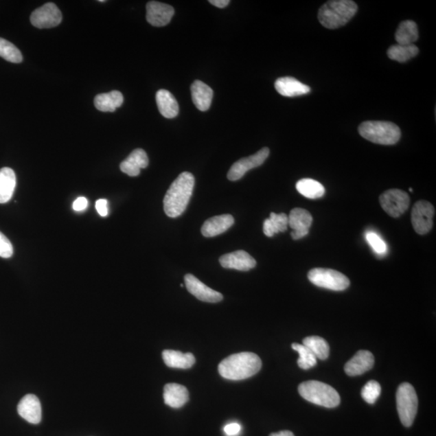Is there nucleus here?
I'll return each instance as SVG.
<instances>
[{
  "instance_id": "obj_13",
  "label": "nucleus",
  "mask_w": 436,
  "mask_h": 436,
  "mask_svg": "<svg viewBox=\"0 0 436 436\" xmlns=\"http://www.w3.org/2000/svg\"><path fill=\"white\" fill-rule=\"evenodd\" d=\"M187 291L202 301L216 303L223 299L222 293L214 290L202 283L195 275L187 274L185 277Z\"/></svg>"
},
{
  "instance_id": "obj_7",
  "label": "nucleus",
  "mask_w": 436,
  "mask_h": 436,
  "mask_svg": "<svg viewBox=\"0 0 436 436\" xmlns=\"http://www.w3.org/2000/svg\"><path fill=\"white\" fill-rule=\"evenodd\" d=\"M309 281L314 286L333 291L345 290L350 281L338 271L328 268H314L308 273Z\"/></svg>"
},
{
  "instance_id": "obj_12",
  "label": "nucleus",
  "mask_w": 436,
  "mask_h": 436,
  "mask_svg": "<svg viewBox=\"0 0 436 436\" xmlns=\"http://www.w3.org/2000/svg\"><path fill=\"white\" fill-rule=\"evenodd\" d=\"M288 218V226L293 229L291 233L293 240H299L308 235L313 222V218L309 211L301 208L293 209Z\"/></svg>"
},
{
  "instance_id": "obj_26",
  "label": "nucleus",
  "mask_w": 436,
  "mask_h": 436,
  "mask_svg": "<svg viewBox=\"0 0 436 436\" xmlns=\"http://www.w3.org/2000/svg\"><path fill=\"white\" fill-rule=\"evenodd\" d=\"M124 102L123 95L120 91H113L111 93L99 94L95 96L94 104L100 112L113 113L120 108Z\"/></svg>"
},
{
  "instance_id": "obj_18",
  "label": "nucleus",
  "mask_w": 436,
  "mask_h": 436,
  "mask_svg": "<svg viewBox=\"0 0 436 436\" xmlns=\"http://www.w3.org/2000/svg\"><path fill=\"white\" fill-rule=\"evenodd\" d=\"M275 89L279 94L286 96V97L306 95L311 91L309 86L302 84L299 80L292 77L279 78L275 82Z\"/></svg>"
},
{
  "instance_id": "obj_14",
  "label": "nucleus",
  "mask_w": 436,
  "mask_h": 436,
  "mask_svg": "<svg viewBox=\"0 0 436 436\" xmlns=\"http://www.w3.org/2000/svg\"><path fill=\"white\" fill-rule=\"evenodd\" d=\"M174 14V8L168 4L157 1H150L146 4V20L151 25L163 27L168 25Z\"/></svg>"
},
{
  "instance_id": "obj_24",
  "label": "nucleus",
  "mask_w": 436,
  "mask_h": 436,
  "mask_svg": "<svg viewBox=\"0 0 436 436\" xmlns=\"http://www.w3.org/2000/svg\"><path fill=\"white\" fill-rule=\"evenodd\" d=\"M16 186V174L9 168L0 169V204L12 199Z\"/></svg>"
},
{
  "instance_id": "obj_41",
  "label": "nucleus",
  "mask_w": 436,
  "mask_h": 436,
  "mask_svg": "<svg viewBox=\"0 0 436 436\" xmlns=\"http://www.w3.org/2000/svg\"><path fill=\"white\" fill-rule=\"evenodd\" d=\"M270 436H295V435H293L292 433H291V431H279V433H277L271 434Z\"/></svg>"
},
{
  "instance_id": "obj_9",
  "label": "nucleus",
  "mask_w": 436,
  "mask_h": 436,
  "mask_svg": "<svg viewBox=\"0 0 436 436\" xmlns=\"http://www.w3.org/2000/svg\"><path fill=\"white\" fill-rule=\"evenodd\" d=\"M435 208L426 200L416 202L411 212V222L415 232L420 236L426 235L433 227Z\"/></svg>"
},
{
  "instance_id": "obj_33",
  "label": "nucleus",
  "mask_w": 436,
  "mask_h": 436,
  "mask_svg": "<svg viewBox=\"0 0 436 436\" xmlns=\"http://www.w3.org/2000/svg\"><path fill=\"white\" fill-rule=\"evenodd\" d=\"M0 57L12 63H21L22 54L15 45L5 39L0 38Z\"/></svg>"
},
{
  "instance_id": "obj_17",
  "label": "nucleus",
  "mask_w": 436,
  "mask_h": 436,
  "mask_svg": "<svg viewBox=\"0 0 436 436\" xmlns=\"http://www.w3.org/2000/svg\"><path fill=\"white\" fill-rule=\"evenodd\" d=\"M374 365V356L369 351L361 350L349 360L344 371L348 376H356L364 374Z\"/></svg>"
},
{
  "instance_id": "obj_29",
  "label": "nucleus",
  "mask_w": 436,
  "mask_h": 436,
  "mask_svg": "<svg viewBox=\"0 0 436 436\" xmlns=\"http://www.w3.org/2000/svg\"><path fill=\"white\" fill-rule=\"evenodd\" d=\"M288 226V218L286 214L272 213L264 222V233L266 236L273 237L275 233L286 232Z\"/></svg>"
},
{
  "instance_id": "obj_38",
  "label": "nucleus",
  "mask_w": 436,
  "mask_h": 436,
  "mask_svg": "<svg viewBox=\"0 0 436 436\" xmlns=\"http://www.w3.org/2000/svg\"><path fill=\"white\" fill-rule=\"evenodd\" d=\"M87 206H89V200H87L85 197L81 196L77 198L74 203H73V209L76 211V212H82V211L87 208Z\"/></svg>"
},
{
  "instance_id": "obj_15",
  "label": "nucleus",
  "mask_w": 436,
  "mask_h": 436,
  "mask_svg": "<svg viewBox=\"0 0 436 436\" xmlns=\"http://www.w3.org/2000/svg\"><path fill=\"white\" fill-rule=\"evenodd\" d=\"M222 267L228 269H236L246 272L256 266V261L244 251H237L224 255L219 260Z\"/></svg>"
},
{
  "instance_id": "obj_6",
  "label": "nucleus",
  "mask_w": 436,
  "mask_h": 436,
  "mask_svg": "<svg viewBox=\"0 0 436 436\" xmlns=\"http://www.w3.org/2000/svg\"><path fill=\"white\" fill-rule=\"evenodd\" d=\"M397 409L402 424L409 428L414 423L417 411L415 389L409 383L399 385L396 394Z\"/></svg>"
},
{
  "instance_id": "obj_8",
  "label": "nucleus",
  "mask_w": 436,
  "mask_h": 436,
  "mask_svg": "<svg viewBox=\"0 0 436 436\" xmlns=\"http://www.w3.org/2000/svg\"><path fill=\"white\" fill-rule=\"evenodd\" d=\"M379 200L385 213L395 218L405 213L411 203L409 195L400 190L385 191L380 196Z\"/></svg>"
},
{
  "instance_id": "obj_3",
  "label": "nucleus",
  "mask_w": 436,
  "mask_h": 436,
  "mask_svg": "<svg viewBox=\"0 0 436 436\" xmlns=\"http://www.w3.org/2000/svg\"><path fill=\"white\" fill-rule=\"evenodd\" d=\"M357 4L351 0L328 1L319 9V21L329 30H336L344 26L355 16Z\"/></svg>"
},
{
  "instance_id": "obj_10",
  "label": "nucleus",
  "mask_w": 436,
  "mask_h": 436,
  "mask_svg": "<svg viewBox=\"0 0 436 436\" xmlns=\"http://www.w3.org/2000/svg\"><path fill=\"white\" fill-rule=\"evenodd\" d=\"M62 20V12L53 3H47L32 13V25L38 29H50L58 26Z\"/></svg>"
},
{
  "instance_id": "obj_1",
  "label": "nucleus",
  "mask_w": 436,
  "mask_h": 436,
  "mask_svg": "<svg viewBox=\"0 0 436 436\" xmlns=\"http://www.w3.org/2000/svg\"><path fill=\"white\" fill-rule=\"evenodd\" d=\"M195 185V178L190 172H183L174 181L165 195L164 212L169 218H176L185 212L190 203Z\"/></svg>"
},
{
  "instance_id": "obj_30",
  "label": "nucleus",
  "mask_w": 436,
  "mask_h": 436,
  "mask_svg": "<svg viewBox=\"0 0 436 436\" xmlns=\"http://www.w3.org/2000/svg\"><path fill=\"white\" fill-rule=\"evenodd\" d=\"M419 54V48L415 45H395L389 47L387 51L388 57L391 60L398 62H406L410 59L417 56Z\"/></svg>"
},
{
  "instance_id": "obj_28",
  "label": "nucleus",
  "mask_w": 436,
  "mask_h": 436,
  "mask_svg": "<svg viewBox=\"0 0 436 436\" xmlns=\"http://www.w3.org/2000/svg\"><path fill=\"white\" fill-rule=\"evenodd\" d=\"M298 192L309 199H319L325 194V187L322 183L313 179H302L296 185Z\"/></svg>"
},
{
  "instance_id": "obj_2",
  "label": "nucleus",
  "mask_w": 436,
  "mask_h": 436,
  "mask_svg": "<svg viewBox=\"0 0 436 436\" xmlns=\"http://www.w3.org/2000/svg\"><path fill=\"white\" fill-rule=\"evenodd\" d=\"M260 358L252 352H241L228 356L218 366L222 378L231 380H240L251 378L260 370Z\"/></svg>"
},
{
  "instance_id": "obj_20",
  "label": "nucleus",
  "mask_w": 436,
  "mask_h": 436,
  "mask_svg": "<svg viewBox=\"0 0 436 436\" xmlns=\"http://www.w3.org/2000/svg\"><path fill=\"white\" fill-rule=\"evenodd\" d=\"M233 223H235V219L231 215L216 216V217L208 219L204 223L201 228V233L206 238L218 236L226 232L233 226Z\"/></svg>"
},
{
  "instance_id": "obj_37",
  "label": "nucleus",
  "mask_w": 436,
  "mask_h": 436,
  "mask_svg": "<svg viewBox=\"0 0 436 436\" xmlns=\"http://www.w3.org/2000/svg\"><path fill=\"white\" fill-rule=\"evenodd\" d=\"M95 209L101 217H107L108 214V202L105 199H100L95 202Z\"/></svg>"
},
{
  "instance_id": "obj_39",
  "label": "nucleus",
  "mask_w": 436,
  "mask_h": 436,
  "mask_svg": "<svg viewBox=\"0 0 436 436\" xmlns=\"http://www.w3.org/2000/svg\"><path fill=\"white\" fill-rule=\"evenodd\" d=\"M241 426L237 423L227 424L224 428L225 433L228 436H236L240 434Z\"/></svg>"
},
{
  "instance_id": "obj_11",
  "label": "nucleus",
  "mask_w": 436,
  "mask_h": 436,
  "mask_svg": "<svg viewBox=\"0 0 436 436\" xmlns=\"http://www.w3.org/2000/svg\"><path fill=\"white\" fill-rule=\"evenodd\" d=\"M269 154L270 150L268 148H264L249 157L238 160L229 169L227 174L229 180L231 181L240 180L250 170L261 166L268 159Z\"/></svg>"
},
{
  "instance_id": "obj_31",
  "label": "nucleus",
  "mask_w": 436,
  "mask_h": 436,
  "mask_svg": "<svg viewBox=\"0 0 436 436\" xmlns=\"http://www.w3.org/2000/svg\"><path fill=\"white\" fill-rule=\"evenodd\" d=\"M303 345L308 347L317 359L327 360L330 354L329 344L319 336H310L303 339Z\"/></svg>"
},
{
  "instance_id": "obj_36",
  "label": "nucleus",
  "mask_w": 436,
  "mask_h": 436,
  "mask_svg": "<svg viewBox=\"0 0 436 436\" xmlns=\"http://www.w3.org/2000/svg\"><path fill=\"white\" fill-rule=\"evenodd\" d=\"M13 255V246L8 238L0 232V257L10 258Z\"/></svg>"
},
{
  "instance_id": "obj_5",
  "label": "nucleus",
  "mask_w": 436,
  "mask_h": 436,
  "mask_svg": "<svg viewBox=\"0 0 436 436\" xmlns=\"http://www.w3.org/2000/svg\"><path fill=\"white\" fill-rule=\"evenodd\" d=\"M298 392L306 401L321 406L334 408L341 403V396L336 390L319 380H307L301 383Z\"/></svg>"
},
{
  "instance_id": "obj_32",
  "label": "nucleus",
  "mask_w": 436,
  "mask_h": 436,
  "mask_svg": "<svg viewBox=\"0 0 436 436\" xmlns=\"http://www.w3.org/2000/svg\"><path fill=\"white\" fill-rule=\"evenodd\" d=\"M292 348L299 354L297 365L302 369H310L317 365V358L310 349L303 344L292 343Z\"/></svg>"
},
{
  "instance_id": "obj_40",
  "label": "nucleus",
  "mask_w": 436,
  "mask_h": 436,
  "mask_svg": "<svg viewBox=\"0 0 436 436\" xmlns=\"http://www.w3.org/2000/svg\"><path fill=\"white\" fill-rule=\"evenodd\" d=\"M209 3L215 7L224 8L227 7L231 2L229 0H210Z\"/></svg>"
},
{
  "instance_id": "obj_27",
  "label": "nucleus",
  "mask_w": 436,
  "mask_h": 436,
  "mask_svg": "<svg viewBox=\"0 0 436 436\" xmlns=\"http://www.w3.org/2000/svg\"><path fill=\"white\" fill-rule=\"evenodd\" d=\"M417 38H419V30L415 22L405 21L399 25L395 34L398 45H414Z\"/></svg>"
},
{
  "instance_id": "obj_22",
  "label": "nucleus",
  "mask_w": 436,
  "mask_h": 436,
  "mask_svg": "<svg viewBox=\"0 0 436 436\" xmlns=\"http://www.w3.org/2000/svg\"><path fill=\"white\" fill-rule=\"evenodd\" d=\"M164 402L172 408H181L185 406L190 399L186 387L176 383H170L164 387Z\"/></svg>"
},
{
  "instance_id": "obj_35",
  "label": "nucleus",
  "mask_w": 436,
  "mask_h": 436,
  "mask_svg": "<svg viewBox=\"0 0 436 436\" xmlns=\"http://www.w3.org/2000/svg\"><path fill=\"white\" fill-rule=\"evenodd\" d=\"M366 240L368 241L369 244L378 255H384L387 252V243L384 242L382 238H380L378 233L369 231L366 233Z\"/></svg>"
},
{
  "instance_id": "obj_4",
  "label": "nucleus",
  "mask_w": 436,
  "mask_h": 436,
  "mask_svg": "<svg viewBox=\"0 0 436 436\" xmlns=\"http://www.w3.org/2000/svg\"><path fill=\"white\" fill-rule=\"evenodd\" d=\"M361 137L380 145H394L401 139V130L389 122L369 121L363 122L358 128Z\"/></svg>"
},
{
  "instance_id": "obj_19",
  "label": "nucleus",
  "mask_w": 436,
  "mask_h": 436,
  "mask_svg": "<svg viewBox=\"0 0 436 436\" xmlns=\"http://www.w3.org/2000/svg\"><path fill=\"white\" fill-rule=\"evenodd\" d=\"M149 159L146 151L142 149H136L124 160L120 165L122 172L128 176L135 177L139 176L141 170L148 168Z\"/></svg>"
},
{
  "instance_id": "obj_34",
  "label": "nucleus",
  "mask_w": 436,
  "mask_h": 436,
  "mask_svg": "<svg viewBox=\"0 0 436 436\" xmlns=\"http://www.w3.org/2000/svg\"><path fill=\"white\" fill-rule=\"evenodd\" d=\"M382 387L376 380H370L362 389L361 396L366 402L374 404L380 395Z\"/></svg>"
},
{
  "instance_id": "obj_16",
  "label": "nucleus",
  "mask_w": 436,
  "mask_h": 436,
  "mask_svg": "<svg viewBox=\"0 0 436 436\" xmlns=\"http://www.w3.org/2000/svg\"><path fill=\"white\" fill-rule=\"evenodd\" d=\"M18 413L30 424H38L41 420V405L38 397L27 394L23 398L17 407Z\"/></svg>"
},
{
  "instance_id": "obj_25",
  "label": "nucleus",
  "mask_w": 436,
  "mask_h": 436,
  "mask_svg": "<svg viewBox=\"0 0 436 436\" xmlns=\"http://www.w3.org/2000/svg\"><path fill=\"white\" fill-rule=\"evenodd\" d=\"M156 102L160 113L164 117L172 119L179 113V104L174 95L169 91L161 89L156 94Z\"/></svg>"
},
{
  "instance_id": "obj_23",
  "label": "nucleus",
  "mask_w": 436,
  "mask_h": 436,
  "mask_svg": "<svg viewBox=\"0 0 436 436\" xmlns=\"http://www.w3.org/2000/svg\"><path fill=\"white\" fill-rule=\"evenodd\" d=\"M163 359L167 366L173 369H190L196 362L195 356L192 353H183L174 350L163 351Z\"/></svg>"
},
{
  "instance_id": "obj_21",
  "label": "nucleus",
  "mask_w": 436,
  "mask_h": 436,
  "mask_svg": "<svg viewBox=\"0 0 436 436\" xmlns=\"http://www.w3.org/2000/svg\"><path fill=\"white\" fill-rule=\"evenodd\" d=\"M192 99L200 111L205 112L212 104L214 91L210 87L200 80H196L191 87Z\"/></svg>"
}]
</instances>
